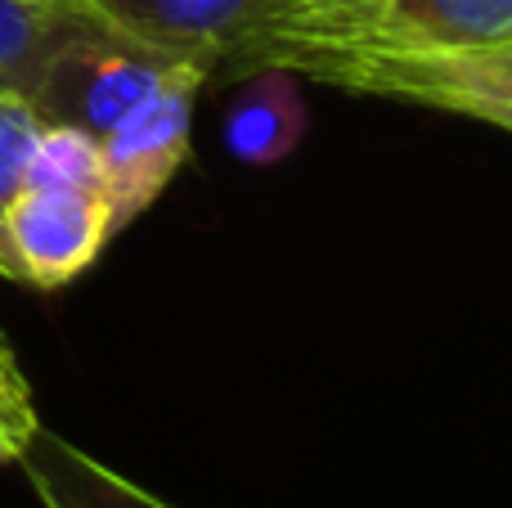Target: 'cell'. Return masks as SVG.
<instances>
[{
  "label": "cell",
  "mask_w": 512,
  "mask_h": 508,
  "mask_svg": "<svg viewBox=\"0 0 512 508\" xmlns=\"http://www.w3.org/2000/svg\"><path fill=\"white\" fill-rule=\"evenodd\" d=\"M274 68H288L346 95L400 99L454 117H481L486 108H512V45L486 50H364L324 45L297 50Z\"/></svg>",
  "instance_id": "obj_1"
},
{
  "label": "cell",
  "mask_w": 512,
  "mask_h": 508,
  "mask_svg": "<svg viewBox=\"0 0 512 508\" xmlns=\"http://www.w3.org/2000/svg\"><path fill=\"white\" fill-rule=\"evenodd\" d=\"M14 464L23 468L41 508H176L162 495L144 491L140 482L99 464L95 455H86L59 432H50L45 423H36L23 437Z\"/></svg>",
  "instance_id": "obj_7"
},
{
  "label": "cell",
  "mask_w": 512,
  "mask_h": 508,
  "mask_svg": "<svg viewBox=\"0 0 512 508\" xmlns=\"http://www.w3.org/2000/svg\"><path fill=\"white\" fill-rule=\"evenodd\" d=\"M207 86L203 72H180L158 86L144 104H135L113 131L99 140V167H104V207L113 234L140 221L158 194L171 185L189 158V122L194 99Z\"/></svg>",
  "instance_id": "obj_4"
},
{
  "label": "cell",
  "mask_w": 512,
  "mask_h": 508,
  "mask_svg": "<svg viewBox=\"0 0 512 508\" xmlns=\"http://www.w3.org/2000/svg\"><path fill=\"white\" fill-rule=\"evenodd\" d=\"M472 122H490V126H499V131L512 135V108H486V113L472 117Z\"/></svg>",
  "instance_id": "obj_14"
},
{
  "label": "cell",
  "mask_w": 512,
  "mask_h": 508,
  "mask_svg": "<svg viewBox=\"0 0 512 508\" xmlns=\"http://www.w3.org/2000/svg\"><path fill=\"white\" fill-rule=\"evenodd\" d=\"M27 185H77V189H104V167H99V140L77 126H45L36 140Z\"/></svg>",
  "instance_id": "obj_11"
},
{
  "label": "cell",
  "mask_w": 512,
  "mask_h": 508,
  "mask_svg": "<svg viewBox=\"0 0 512 508\" xmlns=\"http://www.w3.org/2000/svg\"><path fill=\"white\" fill-rule=\"evenodd\" d=\"M14 455H18V446H14V441L0 437V464H14Z\"/></svg>",
  "instance_id": "obj_15"
},
{
  "label": "cell",
  "mask_w": 512,
  "mask_h": 508,
  "mask_svg": "<svg viewBox=\"0 0 512 508\" xmlns=\"http://www.w3.org/2000/svg\"><path fill=\"white\" fill-rule=\"evenodd\" d=\"M108 239L104 189L23 185L0 216V275L50 293L86 275Z\"/></svg>",
  "instance_id": "obj_3"
},
{
  "label": "cell",
  "mask_w": 512,
  "mask_h": 508,
  "mask_svg": "<svg viewBox=\"0 0 512 508\" xmlns=\"http://www.w3.org/2000/svg\"><path fill=\"white\" fill-rule=\"evenodd\" d=\"M41 131L45 122L23 95H0V216L27 185V167H32Z\"/></svg>",
  "instance_id": "obj_12"
},
{
  "label": "cell",
  "mask_w": 512,
  "mask_h": 508,
  "mask_svg": "<svg viewBox=\"0 0 512 508\" xmlns=\"http://www.w3.org/2000/svg\"><path fill=\"white\" fill-rule=\"evenodd\" d=\"M36 401H32V387H27L23 369H18V356L9 347V338L0 333V437L23 446V437L36 428Z\"/></svg>",
  "instance_id": "obj_13"
},
{
  "label": "cell",
  "mask_w": 512,
  "mask_h": 508,
  "mask_svg": "<svg viewBox=\"0 0 512 508\" xmlns=\"http://www.w3.org/2000/svg\"><path fill=\"white\" fill-rule=\"evenodd\" d=\"M180 72H203V68L180 63L171 54L126 36L122 27H113L90 5L86 18L77 23V32L50 59L41 86L32 90L27 104L36 108V117L45 126H77V131L104 140L135 104H144L153 90L167 86Z\"/></svg>",
  "instance_id": "obj_2"
},
{
  "label": "cell",
  "mask_w": 512,
  "mask_h": 508,
  "mask_svg": "<svg viewBox=\"0 0 512 508\" xmlns=\"http://www.w3.org/2000/svg\"><path fill=\"white\" fill-rule=\"evenodd\" d=\"M126 36L194 63L207 81L234 77V63L261 32L274 0H90Z\"/></svg>",
  "instance_id": "obj_5"
},
{
  "label": "cell",
  "mask_w": 512,
  "mask_h": 508,
  "mask_svg": "<svg viewBox=\"0 0 512 508\" xmlns=\"http://www.w3.org/2000/svg\"><path fill=\"white\" fill-rule=\"evenodd\" d=\"M86 9V0H0V95L32 99Z\"/></svg>",
  "instance_id": "obj_9"
},
{
  "label": "cell",
  "mask_w": 512,
  "mask_h": 508,
  "mask_svg": "<svg viewBox=\"0 0 512 508\" xmlns=\"http://www.w3.org/2000/svg\"><path fill=\"white\" fill-rule=\"evenodd\" d=\"M225 149L248 167H274L306 135V99L301 77L288 68H261L239 86L225 113Z\"/></svg>",
  "instance_id": "obj_8"
},
{
  "label": "cell",
  "mask_w": 512,
  "mask_h": 508,
  "mask_svg": "<svg viewBox=\"0 0 512 508\" xmlns=\"http://www.w3.org/2000/svg\"><path fill=\"white\" fill-rule=\"evenodd\" d=\"M324 45H364V50H486V45H512V0H360L333 36L301 45V50H324Z\"/></svg>",
  "instance_id": "obj_6"
},
{
  "label": "cell",
  "mask_w": 512,
  "mask_h": 508,
  "mask_svg": "<svg viewBox=\"0 0 512 508\" xmlns=\"http://www.w3.org/2000/svg\"><path fill=\"white\" fill-rule=\"evenodd\" d=\"M355 5L360 0H274L261 32L252 36L248 50L234 63V77H252L261 68H274L288 50H301V45H315L324 36H333L351 18Z\"/></svg>",
  "instance_id": "obj_10"
}]
</instances>
